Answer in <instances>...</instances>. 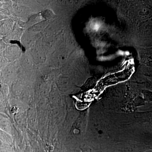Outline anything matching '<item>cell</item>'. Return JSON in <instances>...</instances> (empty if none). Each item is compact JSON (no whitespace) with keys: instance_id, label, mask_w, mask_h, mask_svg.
Returning <instances> with one entry per match:
<instances>
[{"instance_id":"obj_1","label":"cell","mask_w":152,"mask_h":152,"mask_svg":"<svg viewBox=\"0 0 152 152\" xmlns=\"http://www.w3.org/2000/svg\"><path fill=\"white\" fill-rule=\"evenodd\" d=\"M145 98L147 102H152V94L150 93H146L145 94Z\"/></svg>"}]
</instances>
